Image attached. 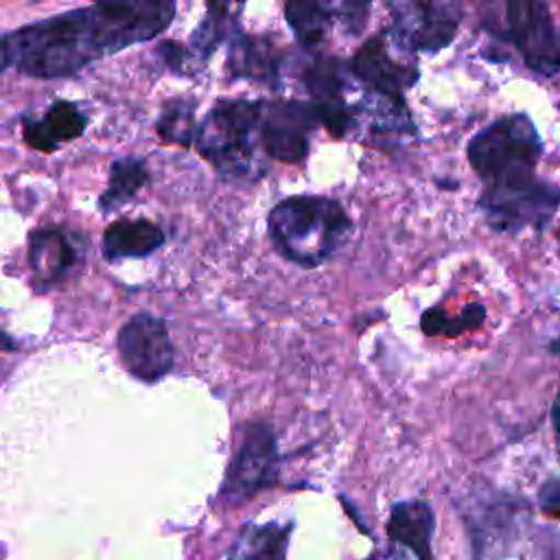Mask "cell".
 <instances>
[{
    "instance_id": "obj_1",
    "label": "cell",
    "mask_w": 560,
    "mask_h": 560,
    "mask_svg": "<svg viewBox=\"0 0 560 560\" xmlns=\"http://www.w3.org/2000/svg\"><path fill=\"white\" fill-rule=\"evenodd\" d=\"M175 15V0H96L0 39L4 68L35 79L81 72L101 57L160 35Z\"/></svg>"
},
{
    "instance_id": "obj_2",
    "label": "cell",
    "mask_w": 560,
    "mask_h": 560,
    "mask_svg": "<svg viewBox=\"0 0 560 560\" xmlns=\"http://www.w3.org/2000/svg\"><path fill=\"white\" fill-rule=\"evenodd\" d=\"M267 232L280 256L311 269L326 262L348 241L352 221L332 197L295 195L269 210Z\"/></svg>"
},
{
    "instance_id": "obj_3",
    "label": "cell",
    "mask_w": 560,
    "mask_h": 560,
    "mask_svg": "<svg viewBox=\"0 0 560 560\" xmlns=\"http://www.w3.org/2000/svg\"><path fill=\"white\" fill-rule=\"evenodd\" d=\"M262 101H221L217 103L195 133L199 155L210 162L225 179L258 177L256 158L258 120Z\"/></svg>"
},
{
    "instance_id": "obj_4",
    "label": "cell",
    "mask_w": 560,
    "mask_h": 560,
    "mask_svg": "<svg viewBox=\"0 0 560 560\" xmlns=\"http://www.w3.org/2000/svg\"><path fill=\"white\" fill-rule=\"evenodd\" d=\"M545 147L527 114L501 116L468 142V162L483 184L532 177Z\"/></svg>"
},
{
    "instance_id": "obj_5",
    "label": "cell",
    "mask_w": 560,
    "mask_h": 560,
    "mask_svg": "<svg viewBox=\"0 0 560 560\" xmlns=\"http://www.w3.org/2000/svg\"><path fill=\"white\" fill-rule=\"evenodd\" d=\"M481 20L492 35L512 44L534 72H558V35L547 0H483Z\"/></svg>"
},
{
    "instance_id": "obj_6",
    "label": "cell",
    "mask_w": 560,
    "mask_h": 560,
    "mask_svg": "<svg viewBox=\"0 0 560 560\" xmlns=\"http://www.w3.org/2000/svg\"><path fill=\"white\" fill-rule=\"evenodd\" d=\"M479 208L494 232L516 234L527 228L545 230L558 208L556 186L532 177L486 184Z\"/></svg>"
},
{
    "instance_id": "obj_7",
    "label": "cell",
    "mask_w": 560,
    "mask_h": 560,
    "mask_svg": "<svg viewBox=\"0 0 560 560\" xmlns=\"http://www.w3.org/2000/svg\"><path fill=\"white\" fill-rule=\"evenodd\" d=\"M392 37L409 52H438L451 44L459 26L457 0H385Z\"/></svg>"
},
{
    "instance_id": "obj_8",
    "label": "cell",
    "mask_w": 560,
    "mask_h": 560,
    "mask_svg": "<svg viewBox=\"0 0 560 560\" xmlns=\"http://www.w3.org/2000/svg\"><path fill=\"white\" fill-rule=\"evenodd\" d=\"M278 440L267 422H254L245 429L221 486V499L236 505L278 481Z\"/></svg>"
},
{
    "instance_id": "obj_9",
    "label": "cell",
    "mask_w": 560,
    "mask_h": 560,
    "mask_svg": "<svg viewBox=\"0 0 560 560\" xmlns=\"http://www.w3.org/2000/svg\"><path fill=\"white\" fill-rule=\"evenodd\" d=\"M116 348L125 370L142 383H158L173 370L175 346L168 326L147 311L131 315L120 326Z\"/></svg>"
},
{
    "instance_id": "obj_10",
    "label": "cell",
    "mask_w": 560,
    "mask_h": 560,
    "mask_svg": "<svg viewBox=\"0 0 560 560\" xmlns=\"http://www.w3.org/2000/svg\"><path fill=\"white\" fill-rule=\"evenodd\" d=\"M372 0H284L287 22L306 48L322 46L332 33L354 37L363 31Z\"/></svg>"
},
{
    "instance_id": "obj_11",
    "label": "cell",
    "mask_w": 560,
    "mask_h": 560,
    "mask_svg": "<svg viewBox=\"0 0 560 560\" xmlns=\"http://www.w3.org/2000/svg\"><path fill=\"white\" fill-rule=\"evenodd\" d=\"M317 125L319 116L313 103L262 101L258 120V147L271 160L298 164L308 155V136Z\"/></svg>"
},
{
    "instance_id": "obj_12",
    "label": "cell",
    "mask_w": 560,
    "mask_h": 560,
    "mask_svg": "<svg viewBox=\"0 0 560 560\" xmlns=\"http://www.w3.org/2000/svg\"><path fill=\"white\" fill-rule=\"evenodd\" d=\"M411 55L413 52L402 48L387 31L368 39L357 50L350 70L357 79L368 83L370 90L402 98L418 79V68L411 61Z\"/></svg>"
},
{
    "instance_id": "obj_13",
    "label": "cell",
    "mask_w": 560,
    "mask_h": 560,
    "mask_svg": "<svg viewBox=\"0 0 560 560\" xmlns=\"http://www.w3.org/2000/svg\"><path fill=\"white\" fill-rule=\"evenodd\" d=\"M83 245L59 228H46L31 236V267L44 287L63 280L81 260Z\"/></svg>"
},
{
    "instance_id": "obj_14",
    "label": "cell",
    "mask_w": 560,
    "mask_h": 560,
    "mask_svg": "<svg viewBox=\"0 0 560 560\" xmlns=\"http://www.w3.org/2000/svg\"><path fill=\"white\" fill-rule=\"evenodd\" d=\"M435 514L427 501H398L387 521V538L394 547L416 558H431Z\"/></svg>"
},
{
    "instance_id": "obj_15",
    "label": "cell",
    "mask_w": 560,
    "mask_h": 560,
    "mask_svg": "<svg viewBox=\"0 0 560 560\" xmlns=\"http://www.w3.org/2000/svg\"><path fill=\"white\" fill-rule=\"evenodd\" d=\"M164 230L149 219H118L103 232V256L109 262L147 258L164 245Z\"/></svg>"
},
{
    "instance_id": "obj_16",
    "label": "cell",
    "mask_w": 560,
    "mask_h": 560,
    "mask_svg": "<svg viewBox=\"0 0 560 560\" xmlns=\"http://www.w3.org/2000/svg\"><path fill=\"white\" fill-rule=\"evenodd\" d=\"M85 129V116L74 103L57 101L42 118L24 120V140L28 147L50 153L61 142L74 140Z\"/></svg>"
},
{
    "instance_id": "obj_17",
    "label": "cell",
    "mask_w": 560,
    "mask_h": 560,
    "mask_svg": "<svg viewBox=\"0 0 560 560\" xmlns=\"http://www.w3.org/2000/svg\"><path fill=\"white\" fill-rule=\"evenodd\" d=\"M354 122L368 125V129L376 136L405 138V133H413L411 116L405 107V101L398 96H389L376 90H370L357 107H352Z\"/></svg>"
},
{
    "instance_id": "obj_18",
    "label": "cell",
    "mask_w": 560,
    "mask_h": 560,
    "mask_svg": "<svg viewBox=\"0 0 560 560\" xmlns=\"http://www.w3.org/2000/svg\"><path fill=\"white\" fill-rule=\"evenodd\" d=\"M149 182V168L147 160L140 155H129V158H118L109 166V179L107 188L103 190L98 206L101 212H114L120 206L129 203Z\"/></svg>"
},
{
    "instance_id": "obj_19",
    "label": "cell",
    "mask_w": 560,
    "mask_h": 560,
    "mask_svg": "<svg viewBox=\"0 0 560 560\" xmlns=\"http://www.w3.org/2000/svg\"><path fill=\"white\" fill-rule=\"evenodd\" d=\"M228 68L234 77L271 83L278 77V66L271 48L256 37L238 35L230 44Z\"/></svg>"
},
{
    "instance_id": "obj_20",
    "label": "cell",
    "mask_w": 560,
    "mask_h": 560,
    "mask_svg": "<svg viewBox=\"0 0 560 560\" xmlns=\"http://www.w3.org/2000/svg\"><path fill=\"white\" fill-rule=\"evenodd\" d=\"M291 525L267 523L245 525L236 542L228 549L230 558H284L291 536Z\"/></svg>"
},
{
    "instance_id": "obj_21",
    "label": "cell",
    "mask_w": 560,
    "mask_h": 560,
    "mask_svg": "<svg viewBox=\"0 0 560 560\" xmlns=\"http://www.w3.org/2000/svg\"><path fill=\"white\" fill-rule=\"evenodd\" d=\"M304 83L308 94L313 96V103H332L343 101V68L337 59L330 57H317L304 72Z\"/></svg>"
},
{
    "instance_id": "obj_22",
    "label": "cell",
    "mask_w": 560,
    "mask_h": 560,
    "mask_svg": "<svg viewBox=\"0 0 560 560\" xmlns=\"http://www.w3.org/2000/svg\"><path fill=\"white\" fill-rule=\"evenodd\" d=\"M155 129L162 140L175 142L182 147L192 144L197 125H195V103L190 101H171L164 105Z\"/></svg>"
},
{
    "instance_id": "obj_23",
    "label": "cell",
    "mask_w": 560,
    "mask_h": 560,
    "mask_svg": "<svg viewBox=\"0 0 560 560\" xmlns=\"http://www.w3.org/2000/svg\"><path fill=\"white\" fill-rule=\"evenodd\" d=\"M483 319H486V308L479 302H472V304H466L455 315V319H448L444 315V311L438 306L429 308V311H424L420 326L427 335H459L464 330L479 328L483 324Z\"/></svg>"
},
{
    "instance_id": "obj_24",
    "label": "cell",
    "mask_w": 560,
    "mask_h": 560,
    "mask_svg": "<svg viewBox=\"0 0 560 560\" xmlns=\"http://www.w3.org/2000/svg\"><path fill=\"white\" fill-rule=\"evenodd\" d=\"M208 4V22L221 26L223 31L230 28V24H234V20L238 18L245 0H206Z\"/></svg>"
},
{
    "instance_id": "obj_25",
    "label": "cell",
    "mask_w": 560,
    "mask_h": 560,
    "mask_svg": "<svg viewBox=\"0 0 560 560\" xmlns=\"http://www.w3.org/2000/svg\"><path fill=\"white\" fill-rule=\"evenodd\" d=\"M540 505L542 510L556 518L558 516V508H560V490H558V479L551 477L547 483H542L540 488Z\"/></svg>"
},
{
    "instance_id": "obj_26",
    "label": "cell",
    "mask_w": 560,
    "mask_h": 560,
    "mask_svg": "<svg viewBox=\"0 0 560 560\" xmlns=\"http://www.w3.org/2000/svg\"><path fill=\"white\" fill-rule=\"evenodd\" d=\"M0 350H15V343L4 332H0Z\"/></svg>"
},
{
    "instance_id": "obj_27",
    "label": "cell",
    "mask_w": 560,
    "mask_h": 560,
    "mask_svg": "<svg viewBox=\"0 0 560 560\" xmlns=\"http://www.w3.org/2000/svg\"><path fill=\"white\" fill-rule=\"evenodd\" d=\"M4 70V63H2V57H0V72Z\"/></svg>"
}]
</instances>
